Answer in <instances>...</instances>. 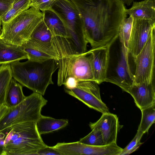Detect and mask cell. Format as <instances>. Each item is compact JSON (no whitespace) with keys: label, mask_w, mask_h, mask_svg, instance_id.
Here are the masks:
<instances>
[{"label":"cell","mask_w":155,"mask_h":155,"mask_svg":"<svg viewBox=\"0 0 155 155\" xmlns=\"http://www.w3.org/2000/svg\"><path fill=\"white\" fill-rule=\"evenodd\" d=\"M47 102L42 95L35 92L26 97L20 103L10 108L8 113L0 121V132L5 133L16 124L36 122L41 115V109Z\"/></svg>","instance_id":"8992f818"},{"label":"cell","mask_w":155,"mask_h":155,"mask_svg":"<svg viewBox=\"0 0 155 155\" xmlns=\"http://www.w3.org/2000/svg\"><path fill=\"white\" fill-rule=\"evenodd\" d=\"M38 131L40 135L48 134L61 129L68 123L66 119H56L41 115L36 121Z\"/></svg>","instance_id":"ac0fdd59"},{"label":"cell","mask_w":155,"mask_h":155,"mask_svg":"<svg viewBox=\"0 0 155 155\" xmlns=\"http://www.w3.org/2000/svg\"><path fill=\"white\" fill-rule=\"evenodd\" d=\"M143 135L137 130L133 139L123 149L119 155H128L136 150L143 143L140 140Z\"/></svg>","instance_id":"4316f807"},{"label":"cell","mask_w":155,"mask_h":155,"mask_svg":"<svg viewBox=\"0 0 155 155\" xmlns=\"http://www.w3.org/2000/svg\"><path fill=\"white\" fill-rule=\"evenodd\" d=\"M133 18L130 16L124 18L120 25L118 37L122 48L125 52L126 57L128 59L127 48L131 31Z\"/></svg>","instance_id":"7402d4cb"},{"label":"cell","mask_w":155,"mask_h":155,"mask_svg":"<svg viewBox=\"0 0 155 155\" xmlns=\"http://www.w3.org/2000/svg\"><path fill=\"white\" fill-rule=\"evenodd\" d=\"M21 85L12 78L7 90L5 104L10 108L20 103L25 98Z\"/></svg>","instance_id":"d6986e66"},{"label":"cell","mask_w":155,"mask_h":155,"mask_svg":"<svg viewBox=\"0 0 155 155\" xmlns=\"http://www.w3.org/2000/svg\"><path fill=\"white\" fill-rule=\"evenodd\" d=\"M43 12L31 7L8 22L2 23L0 40L8 44L21 46L43 20Z\"/></svg>","instance_id":"5b68a950"},{"label":"cell","mask_w":155,"mask_h":155,"mask_svg":"<svg viewBox=\"0 0 155 155\" xmlns=\"http://www.w3.org/2000/svg\"><path fill=\"white\" fill-rule=\"evenodd\" d=\"M28 58L21 46L8 45L0 40V65Z\"/></svg>","instance_id":"e0dca14e"},{"label":"cell","mask_w":155,"mask_h":155,"mask_svg":"<svg viewBox=\"0 0 155 155\" xmlns=\"http://www.w3.org/2000/svg\"></svg>","instance_id":"8d00e7d4"},{"label":"cell","mask_w":155,"mask_h":155,"mask_svg":"<svg viewBox=\"0 0 155 155\" xmlns=\"http://www.w3.org/2000/svg\"><path fill=\"white\" fill-rule=\"evenodd\" d=\"M85 137L81 138L79 141L83 143L92 146H102L104 145L103 137L99 130L93 129Z\"/></svg>","instance_id":"d4e9b609"},{"label":"cell","mask_w":155,"mask_h":155,"mask_svg":"<svg viewBox=\"0 0 155 155\" xmlns=\"http://www.w3.org/2000/svg\"><path fill=\"white\" fill-rule=\"evenodd\" d=\"M141 110V119L137 130L143 134L155 122V104Z\"/></svg>","instance_id":"603a6c76"},{"label":"cell","mask_w":155,"mask_h":155,"mask_svg":"<svg viewBox=\"0 0 155 155\" xmlns=\"http://www.w3.org/2000/svg\"><path fill=\"white\" fill-rule=\"evenodd\" d=\"M36 155H63V154L54 147H50L47 145L39 149Z\"/></svg>","instance_id":"f1b7e54d"},{"label":"cell","mask_w":155,"mask_h":155,"mask_svg":"<svg viewBox=\"0 0 155 155\" xmlns=\"http://www.w3.org/2000/svg\"><path fill=\"white\" fill-rule=\"evenodd\" d=\"M14 0H0V18L3 16L11 7Z\"/></svg>","instance_id":"f546056e"},{"label":"cell","mask_w":155,"mask_h":155,"mask_svg":"<svg viewBox=\"0 0 155 155\" xmlns=\"http://www.w3.org/2000/svg\"><path fill=\"white\" fill-rule=\"evenodd\" d=\"M12 78L10 64L0 66V105L5 104L7 90Z\"/></svg>","instance_id":"ffe728a7"},{"label":"cell","mask_w":155,"mask_h":155,"mask_svg":"<svg viewBox=\"0 0 155 155\" xmlns=\"http://www.w3.org/2000/svg\"><path fill=\"white\" fill-rule=\"evenodd\" d=\"M9 109L10 108L5 104L0 105V121L7 114Z\"/></svg>","instance_id":"1f68e13d"},{"label":"cell","mask_w":155,"mask_h":155,"mask_svg":"<svg viewBox=\"0 0 155 155\" xmlns=\"http://www.w3.org/2000/svg\"><path fill=\"white\" fill-rule=\"evenodd\" d=\"M42 12L43 21L52 35V45L54 46L66 38L67 41V28L61 18L51 9Z\"/></svg>","instance_id":"9a60e30c"},{"label":"cell","mask_w":155,"mask_h":155,"mask_svg":"<svg viewBox=\"0 0 155 155\" xmlns=\"http://www.w3.org/2000/svg\"><path fill=\"white\" fill-rule=\"evenodd\" d=\"M56 0H31L30 7H33L43 12L51 9Z\"/></svg>","instance_id":"83f0119b"},{"label":"cell","mask_w":155,"mask_h":155,"mask_svg":"<svg viewBox=\"0 0 155 155\" xmlns=\"http://www.w3.org/2000/svg\"><path fill=\"white\" fill-rule=\"evenodd\" d=\"M98 84L94 81H80L76 88L65 89V91L90 108L102 114L109 112L108 108L101 100Z\"/></svg>","instance_id":"9c48e42d"},{"label":"cell","mask_w":155,"mask_h":155,"mask_svg":"<svg viewBox=\"0 0 155 155\" xmlns=\"http://www.w3.org/2000/svg\"><path fill=\"white\" fill-rule=\"evenodd\" d=\"M57 60L58 86L63 85L66 79L70 77L75 78L79 81H95L89 54L87 51L63 57Z\"/></svg>","instance_id":"52a82bcc"},{"label":"cell","mask_w":155,"mask_h":155,"mask_svg":"<svg viewBox=\"0 0 155 155\" xmlns=\"http://www.w3.org/2000/svg\"><path fill=\"white\" fill-rule=\"evenodd\" d=\"M125 12L134 19L155 20V1L134 2L130 8L126 9Z\"/></svg>","instance_id":"2e32d148"},{"label":"cell","mask_w":155,"mask_h":155,"mask_svg":"<svg viewBox=\"0 0 155 155\" xmlns=\"http://www.w3.org/2000/svg\"><path fill=\"white\" fill-rule=\"evenodd\" d=\"M154 30L155 20L133 19L127 48L129 60L130 57L134 61Z\"/></svg>","instance_id":"30bf717a"},{"label":"cell","mask_w":155,"mask_h":155,"mask_svg":"<svg viewBox=\"0 0 155 155\" xmlns=\"http://www.w3.org/2000/svg\"><path fill=\"white\" fill-rule=\"evenodd\" d=\"M10 64L13 78L22 86L42 95L48 86L54 84L52 76L58 68L57 60L54 58L42 61L28 59Z\"/></svg>","instance_id":"7a4b0ae2"},{"label":"cell","mask_w":155,"mask_h":155,"mask_svg":"<svg viewBox=\"0 0 155 155\" xmlns=\"http://www.w3.org/2000/svg\"><path fill=\"white\" fill-rule=\"evenodd\" d=\"M2 19H1V18H0V35L1 33V25H2Z\"/></svg>","instance_id":"e575fe53"},{"label":"cell","mask_w":155,"mask_h":155,"mask_svg":"<svg viewBox=\"0 0 155 155\" xmlns=\"http://www.w3.org/2000/svg\"><path fill=\"white\" fill-rule=\"evenodd\" d=\"M23 48L28 55V59L42 61L53 58L55 59L52 55L38 49L30 48Z\"/></svg>","instance_id":"484cf974"},{"label":"cell","mask_w":155,"mask_h":155,"mask_svg":"<svg viewBox=\"0 0 155 155\" xmlns=\"http://www.w3.org/2000/svg\"><path fill=\"white\" fill-rule=\"evenodd\" d=\"M154 1H155V0H154Z\"/></svg>","instance_id":"d590c367"},{"label":"cell","mask_w":155,"mask_h":155,"mask_svg":"<svg viewBox=\"0 0 155 155\" xmlns=\"http://www.w3.org/2000/svg\"><path fill=\"white\" fill-rule=\"evenodd\" d=\"M70 0L79 13L86 39L92 48L111 46L127 16L120 0Z\"/></svg>","instance_id":"6da1fadb"},{"label":"cell","mask_w":155,"mask_h":155,"mask_svg":"<svg viewBox=\"0 0 155 155\" xmlns=\"http://www.w3.org/2000/svg\"><path fill=\"white\" fill-rule=\"evenodd\" d=\"M51 9L61 18L67 28L70 54L87 51V41L78 12L70 0H56Z\"/></svg>","instance_id":"277c9868"},{"label":"cell","mask_w":155,"mask_h":155,"mask_svg":"<svg viewBox=\"0 0 155 155\" xmlns=\"http://www.w3.org/2000/svg\"><path fill=\"white\" fill-rule=\"evenodd\" d=\"M110 46L92 48L87 51L89 54L95 81L98 84L105 82L107 77Z\"/></svg>","instance_id":"8fae6325"},{"label":"cell","mask_w":155,"mask_h":155,"mask_svg":"<svg viewBox=\"0 0 155 155\" xmlns=\"http://www.w3.org/2000/svg\"><path fill=\"white\" fill-rule=\"evenodd\" d=\"M89 126L91 130L97 129L101 131L104 145L117 143L118 133L122 127L117 115L109 112L102 113L97 121L90 122Z\"/></svg>","instance_id":"7c38bea8"},{"label":"cell","mask_w":155,"mask_h":155,"mask_svg":"<svg viewBox=\"0 0 155 155\" xmlns=\"http://www.w3.org/2000/svg\"><path fill=\"white\" fill-rule=\"evenodd\" d=\"M155 48V30L134 60L135 67L133 84L154 82Z\"/></svg>","instance_id":"ba28073f"},{"label":"cell","mask_w":155,"mask_h":155,"mask_svg":"<svg viewBox=\"0 0 155 155\" xmlns=\"http://www.w3.org/2000/svg\"><path fill=\"white\" fill-rule=\"evenodd\" d=\"M5 133L0 132V155H5L4 146L6 135Z\"/></svg>","instance_id":"d6a6232c"},{"label":"cell","mask_w":155,"mask_h":155,"mask_svg":"<svg viewBox=\"0 0 155 155\" xmlns=\"http://www.w3.org/2000/svg\"><path fill=\"white\" fill-rule=\"evenodd\" d=\"M31 0H14L12 6L1 18L2 23H7L30 7Z\"/></svg>","instance_id":"cb8c5ba5"},{"label":"cell","mask_w":155,"mask_h":155,"mask_svg":"<svg viewBox=\"0 0 155 155\" xmlns=\"http://www.w3.org/2000/svg\"><path fill=\"white\" fill-rule=\"evenodd\" d=\"M52 35L43 20L35 28L29 39L38 42L52 46Z\"/></svg>","instance_id":"44dd1931"},{"label":"cell","mask_w":155,"mask_h":155,"mask_svg":"<svg viewBox=\"0 0 155 155\" xmlns=\"http://www.w3.org/2000/svg\"><path fill=\"white\" fill-rule=\"evenodd\" d=\"M36 122L18 124L8 130L4 141L5 155H36L39 149L47 145L38 131Z\"/></svg>","instance_id":"3957f363"},{"label":"cell","mask_w":155,"mask_h":155,"mask_svg":"<svg viewBox=\"0 0 155 155\" xmlns=\"http://www.w3.org/2000/svg\"><path fill=\"white\" fill-rule=\"evenodd\" d=\"M79 81L72 77L67 78L63 84L65 89L71 90L76 88L78 86Z\"/></svg>","instance_id":"4dcf8cb0"},{"label":"cell","mask_w":155,"mask_h":155,"mask_svg":"<svg viewBox=\"0 0 155 155\" xmlns=\"http://www.w3.org/2000/svg\"><path fill=\"white\" fill-rule=\"evenodd\" d=\"M120 1L124 5L130 6L133 2L134 0H120Z\"/></svg>","instance_id":"836d02e7"},{"label":"cell","mask_w":155,"mask_h":155,"mask_svg":"<svg viewBox=\"0 0 155 155\" xmlns=\"http://www.w3.org/2000/svg\"><path fill=\"white\" fill-rule=\"evenodd\" d=\"M128 93L132 96L140 110L155 104L154 82L133 84Z\"/></svg>","instance_id":"5bb4252c"},{"label":"cell","mask_w":155,"mask_h":155,"mask_svg":"<svg viewBox=\"0 0 155 155\" xmlns=\"http://www.w3.org/2000/svg\"><path fill=\"white\" fill-rule=\"evenodd\" d=\"M120 55L114 74L107 76L106 82L115 84L128 93L133 83V74L124 49L120 48Z\"/></svg>","instance_id":"4fadbf2b"}]
</instances>
